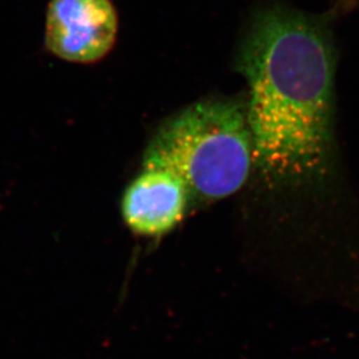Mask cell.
<instances>
[{
  "label": "cell",
  "mask_w": 359,
  "mask_h": 359,
  "mask_svg": "<svg viewBox=\"0 0 359 359\" xmlns=\"http://www.w3.org/2000/svg\"><path fill=\"white\" fill-rule=\"evenodd\" d=\"M253 163L245 110L232 100L191 104L160 126L142 156V168L168 170L189 195L219 200L238 191Z\"/></svg>",
  "instance_id": "cell-2"
},
{
  "label": "cell",
  "mask_w": 359,
  "mask_h": 359,
  "mask_svg": "<svg viewBox=\"0 0 359 359\" xmlns=\"http://www.w3.org/2000/svg\"><path fill=\"white\" fill-rule=\"evenodd\" d=\"M118 33L111 0H50L46 13L45 45L68 62L89 65L107 56Z\"/></svg>",
  "instance_id": "cell-3"
},
{
  "label": "cell",
  "mask_w": 359,
  "mask_h": 359,
  "mask_svg": "<svg viewBox=\"0 0 359 359\" xmlns=\"http://www.w3.org/2000/svg\"><path fill=\"white\" fill-rule=\"evenodd\" d=\"M188 198V188L175 174L159 168H142L125 190L123 217L135 235H166L182 221Z\"/></svg>",
  "instance_id": "cell-4"
},
{
  "label": "cell",
  "mask_w": 359,
  "mask_h": 359,
  "mask_svg": "<svg viewBox=\"0 0 359 359\" xmlns=\"http://www.w3.org/2000/svg\"><path fill=\"white\" fill-rule=\"evenodd\" d=\"M237 70L249 87L253 165L267 183L330 186L339 173L337 50L328 18L272 4L250 20Z\"/></svg>",
  "instance_id": "cell-1"
}]
</instances>
